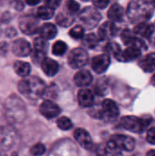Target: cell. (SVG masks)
Returning <instances> with one entry per match:
<instances>
[{"instance_id": "obj_34", "label": "cell", "mask_w": 155, "mask_h": 156, "mask_svg": "<svg viewBox=\"0 0 155 156\" xmlns=\"http://www.w3.org/2000/svg\"><path fill=\"white\" fill-rule=\"evenodd\" d=\"M106 50H107L109 53L113 54V55L117 58V59L120 58L121 54H122V50H121V47H120L117 43H115V42L109 43V44L107 45V47H106Z\"/></svg>"}, {"instance_id": "obj_25", "label": "cell", "mask_w": 155, "mask_h": 156, "mask_svg": "<svg viewBox=\"0 0 155 156\" xmlns=\"http://www.w3.org/2000/svg\"><path fill=\"white\" fill-rule=\"evenodd\" d=\"M140 67L145 72H153L155 70V54L145 56L140 62Z\"/></svg>"}, {"instance_id": "obj_6", "label": "cell", "mask_w": 155, "mask_h": 156, "mask_svg": "<svg viewBox=\"0 0 155 156\" xmlns=\"http://www.w3.org/2000/svg\"><path fill=\"white\" fill-rule=\"evenodd\" d=\"M79 19L87 28L91 29L95 27L101 20V15L95 7L87 6L81 11L79 15Z\"/></svg>"}, {"instance_id": "obj_21", "label": "cell", "mask_w": 155, "mask_h": 156, "mask_svg": "<svg viewBox=\"0 0 155 156\" xmlns=\"http://www.w3.org/2000/svg\"><path fill=\"white\" fill-rule=\"evenodd\" d=\"M74 81L79 87H87L92 81V75L89 70L82 69L76 73L74 76Z\"/></svg>"}, {"instance_id": "obj_12", "label": "cell", "mask_w": 155, "mask_h": 156, "mask_svg": "<svg viewBox=\"0 0 155 156\" xmlns=\"http://www.w3.org/2000/svg\"><path fill=\"white\" fill-rule=\"evenodd\" d=\"M111 140L116 144V145L121 149L127 152H131L135 147V140L132 137L122 135V134H115L112 136Z\"/></svg>"}, {"instance_id": "obj_37", "label": "cell", "mask_w": 155, "mask_h": 156, "mask_svg": "<svg viewBox=\"0 0 155 156\" xmlns=\"http://www.w3.org/2000/svg\"><path fill=\"white\" fill-rule=\"evenodd\" d=\"M108 85H107V82L105 81V80H100L99 82L97 83V85L95 86V92L100 95V96H102L106 93L107 91V88Z\"/></svg>"}, {"instance_id": "obj_22", "label": "cell", "mask_w": 155, "mask_h": 156, "mask_svg": "<svg viewBox=\"0 0 155 156\" xmlns=\"http://www.w3.org/2000/svg\"><path fill=\"white\" fill-rule=\"evenodd\" d=\"M134 33L145 38H150L154 33V26L150 23H139L134 27Z\"/></svg>"}, {"instance_id": "obj_40", "label": "cell", "mask_w": 155, "mask_h": 156, "mask_svg": "<svg viewBox=\"0 0 155 156\" xmlns=\"http://www.w3.org/2000/svg\"><path fill=\"white\" fill-rule=\"evenodd\" d=\"M44 1H45L46 5H48L53 9L57 8L60 4V0H44Z\"/></svg>"}, {"instance_id": "obj_11", "label": "cell", "mask_w": 155, "mask_h": 156, "mask_svg": "<svg viewBox=\"0 0 155 156\" xmlns=\"http://www.w3.org/2000/svg\"><path fill=\"white\" fill-rule=\"evenodd\" d=\"M74 138L79 143V144L85 150L89 151V150L92 149L93 143H92L90 133L86 130H84L82 128L76 129L74 131Z\"/></svg>"}, {"instance_id": "obj_3", "label": "cell", "mask_w": 155, "mask_h": 156, "mask_svg": "<svg viewBox=\"0 0 155 156\" xmlns=\"http://www.w3.org/2000/svg\"><path fill=\"white\" fill-rule=\"evenodd\" d=\"M5 117L8 122L17 123L22 122L26 115V109L23 101L16 95H12L5 102Z\"/></svg>"}, {"instance_id": "obj_18", "label": "cell", "mask_w": 155, "mask_h": 156, "mask_svg": "<svg viewBox=\"0 0 155 156\" xmlns=\"http://www.w3.org/2000/svg\"><path fill=\"white\" fill-rule=\"evenodd\" d=\"M41 68L47 76L53 77L58 73L59 66L56 60L49 58H45L41 62Z\"/></svg>"}, {"instance_id": "obj_24", "label": "cell", "mask_w": 155, "mask_h": 156, "mask_svg": "<svg viewBox=\"0 0 155 156\" xmlns=\"http://www.w3.org/2000/svg\"><path fill=\"white\" fill-rule=\"evenodd\" d=\"M123 16H124V9L122 5H120L119 4H113L110 7L108 11V17L111 20L120 22L122 20Z\"/></svg>"}, {"instance_id": "obj_9", "label": "cell", "mask_w": 155, "mask_h": 156, "mask_svg": "<svg viewBox=\"0 0 155 156\" xmlns=\"http://www.w3.org/2000/svg\"><path fill=\"white\" fill-rule=\"evenodd\" d=\"M119 108L112 100H104L101 106V118L109 122L115 121L119 116Z\"/></svg>"}, {"instance_id": "obj_46", "label": "cell", "mask_w": 155, "mask_h": 156, "mask_svg": "<svg viewBox=\"0 0 155 156\" xmlns=\"http://www.w3.org/2000/svg\"><path fill=\"white\" fill-rule=\"evenodd\" d=\"M83 1H89V0H83Z\"/></svg>"}, {"instance_id": "obj_17", "label": "cell", "mask_w": 155, "mask_h": 156, "mask_svg": "<svg viewBox=\"0 0 155 156\" xmlns=\"http://www.w3.org/2000/svg\"><path fill=\"white\" fill-rule=\"evenodd\" d=\"M117 32V27L115 26V24L113 22H105L104 24H102L100 28H99V37L101 40H106L109 39L112 37H114L116 35Z\"/></svg>"}, {"instance_id": "obj_28", "label": "cell", "mask_w": 155, "mask_h": 156, "mask_svg": "<svg viewBox=\"0 0 155 156\" xmlns=\"http://www.w3.org/2000/svg\"><path fill=\"white\" fill-rule=\"evenodd\" d=\"M105 154L106 156H122V150L112 140L109 141V143L107 144V146L105 148Z\"/></svg>"}, {"instance_id": "obj_2", "label": "cell", "mask_w": 155, "mask_h": 156, "mask_svg": "<svg viewBox=\"0 0 155 156\" xmlns=\"http://www.w3.org/2000/svg\"><path fill=\"white\" fill-rule=\"evenodd\" d=\"M153 5L146 0H134L131 2L128 7V16L130 20L139 22L149 19L153 13Z\"/></svg>"}, {"instance_id": "obj_23", "label": "cell", "mask_w": 155, "mask_h": 156, "mask_svg": "<svg viewBox=\"0 0 155 156\" xmlns=\"http://www.w3.org/2000/svg\"><path fill=\"white\" fill-rule=\"evenodd\" d=\"M38 33L41 37H43L47 40H49V39L54 38L57 36L58 30H57V27H55V25H53L51 23H46L39 27Z\"/></svg>"}, {"instance_id": "obj_27", "label": "cell", "mask_w": 155, "mask_h": 156, "mask_svg": "<svg viewBox=\"0 0 155 156\" xmlns=\"http://www.w3.org/2000/svg\"><path fill=\"white\" fill-rule=\"evenodd\" d=\"M56 21L57 23L61 26V27H69V25L72 24L73 22V17H72V15H70L69 13H59L57 17H56Z\"/></svg>"}, {"instance_id": "obj_29", "label": "cell", "mask_w": 155, "mask_h": 156, "mask_svg": "<svg viewBox=\"0 0 155 156\" xmlns=\"http://www.w3.org/2000/svg\"><path fill=\"white\" fill-rule=\"evenodd\" d=\"M53 16H54V9L48 5H42L37 9V16L41 19L48 20L52 18Z\"/></svg>"}, {"instance_id": "obj_26", "label": "cell", "mask_w": 155, "mask_h": 156, "mask_svg": "<svg viewBox=\"0 0 155 156\" xmlns=\"http://www.w3.org/2000/svg\"><path fill=\"white\" fill-rule=\"evenodd\" d=\"M14 69L16 73L20 77H27L31 71L30 65L25 61H20V60H17L15 62Z\"/></svg>"}, {"instance_id": "obj_39", "label": "cell", "mask_w": 155, "mask_h": 156, "mask_svg": "<svg viewBox=\"0 0 155 156\" xmlns=\"http://www.w3.org/2000/svg\"><path fill=\"white\" fill-rule=\"evenodd\" d=\"M147 141L152 144H155V127L154 128H151L148 133H147V137H146Z\"/></svg>"}, {"instance_id": "obj_31", "label": "cell", "mask_w": 155, "mask_h": 156, "mask_svg": "<svg viewBox=\"0 0 155 156\" xmlns=\"http://www.w3.org/2000/svg\"><path fill=\"white\" fill-rule=\"evenodd\" d=\"M99 39H100V37H98L95 34L91 33V34L87 35V36L84 37L83 44H84L85 47H87V48H94L98 45Z\"/></svg>"}, {"instance_id": "obj_35", "label": "cell", "mask_w": 155, "mask_h": 156, "mask_svg": "<svg viewBox=\"0 0 155 156\" xmlns=\"http://www.w3.org/2000/svg\"><path fill=\"white\" fill-rule=\"evenodd\" d=\"M79 4L75 0H68L66 2V10L72 16L79 10Z\"/></svg>"}, {"instance_id": "obj_5", "label": "cell", "mask_w": 155, "mask_h": 156, "mask_svg": "<svg viewBox=\"0 0 155 156\" xmlns=\"http://www.w3.org/2000/svg\"><path fill=\"white\" fill-rule=\"evenodd\" d=\"M17 141V134L11 126H0V149L10 150Z\"/></svg>"}, {"instance_id": "obj_16", "label": "cell", "mask_w": 155, "mask_h": 156, "mask_svg": "<svg viewBox=\"0 0 155 156\" xmlns=\"http://www.w3.org/2000/svg\"><path fill=\"white\" fill-rule=\"evenodd\" d=\"M121 37H122V40L123 41V43L125 45H127L128 47L129 46H134V47L140 48L141 49L142 48H147L145 43L142 39H140L137 37H135L134 34L132 31H130L129 29H125L122 33Z\"/></svg>"}, {"instance_id": "obj_42", "label": "cell", "mask_w": 155, "mask_h": 156, "mask_svg": "<svg viewBox=\"0 0 155 156\" xmlns=\"http://www.w3.org/2000/svg\"><path fill=\"white\" fill-rule=\"evenodd\" d=\"M146 156H155V150H151L147 153Z\"/></svg>"}, {"instance_id": "obj_44", "label": "cell", "mask_w": 155, "mask_h": 156, "mask_svg": "<svg viewBox=\"0 0 155 156\" xmlns=\"http://www.w3.org/2000/svg\"><path fill=\"white\" fill-rule=\"evenodd\" d=\"M153 6H155V0L153 1Z\"/></svg>"}, {"instance_id": "obj_19", "label": "cell", "mask_w": 155, "mask_h": 156, "mask_svg": "<svg viewBox=\"0 0 155 156\" xmlns=\"http://www.w3.org/2000/svg\"><path fill=\"white\" fill-rule=\"evenodd\" d=\"M78 101L79 105L83 108L91 107L94 102V95L91 90L82 89L78 93Z\"/></svg>"}, {"instance_id": "obj_13", "label": "cell", "mask_w": 155, "mask_h": 156, "mask_svg": "<svg viewBox=\"0 0 155 156\" xmlns=\"http://www.w3.org/2000/svg\"><path fill=\"white\" fill-rule=\"evenodd\" d=\"M39 112L47 119H52L60 113V108L51 101H45L41 103Z\"/></svg>"}, {"instance_id": "obj_8", "label": "cell", "mask_w": 155, "mask_h": 156, "mask_svg": "<svg viewBox=\"0 0 155 156\" xmlns=\"http://www.w3.org/2000/svg\"><path fill=\"white\" fill-rule=\"evenodd\" d=\"M18 26L20 30L26 35H34L39 30L38 19L31 15L23 16L19 18Z\"/></svg>"}, {"instance_id": "obj_45", "label": "cell", "mask_w": 155, "mask_h": 156, "mask_svg": "<svg viewBox=\"0 0 155 156\" xmlns=\"http://www.w3.org/2000/svg\"><path fill=\"white\" fill-rule=\"evenodd\" d=\"M0 156H4V155H3V154H2L0 153Z\"/></svg>"}, {"instance_id": "obj_15", "label": "cell", "mask_w": 155, "mask_h": 156, "mask_svg": "<svg viewBox=\"0 0 155 156\" xmlns=\"http://www.w3.org/2000/svg\"><path fill=\"white\" fill-rule=\"evenodd\" d=\"M110 64H111L110 57L106 54L98 55V56L94 57L91 61V67H92L93 70L99 74L105 72L108 69Z\"/></svg>"}, {"instance_id": "obj_1", "label": "cell", "mask_w": 155, "mask_h": 156, "mask_svg": "<svg viewBox=\"0 0 155 156\" xmlns=\"http://www.w3.org/2000/svg\"><path fill=\"white\" fill-rule=\"evenodd\" d=\"M46 90L45 83L37 77H27L18 83L19 92L29 100L40 98Z\"/></svg>"}, {"instance_id": "obj_36", "label": "cell", "mask_w": 155, "mask_h": 156, "mask_svg": "<svg viewBox=\"0 0 155 156\" xmlns=\"http://www.w3.org/2000/svg\"><path fill=\"white\" fill-rule=\"evenodd\" d=\"M46 153V146L43 144H37L30 149V154L33 156H41Z\"/></svg>"}, {"instance_id": "obj_20", "label": "cell", "mask_w": 155, "mask_h": 156, "mask_svg": "<svg viewBox=\"0 0 155 156\" xmlns=\"http://www.w3.org/2000/svg\"><path fill=\"white\" fill-rule=\"evenodd\" d=\"M141 55H142V49L140 48L134 46H129L124 51L122 52L119 59L129 62L137 59L138 58L141 57Z\"/></svg>"}, {"instance_id": "obj_33", "label": "cell", "mask_w": 155, "mask_h": 156, "mask_svg": "<svg viewBox=\"0 0 155 156\" xmlns=\"http://www.w3.org/2000/svg\"><path fill=\"white\" fill-rule=\"evenodd\" d=\"M84 33H85L84 28L81 26H79V25L75 26L69 31L70 37L75 38V39H81V38H83L84 37Z\"/></svg>"}, {"instance_id": "obj_4", "label": "cell", "mask_w": 155, "mask_h": 156, "mask_svg": "<svg viewBox=\"0 0 155 156\" xmlns=\"http://www.w3.org/2000/svg\"><path fill=\"white\" fill-rule=\"evenodd\" d=\"M153 119L150 116H144L143 118H138L135 116H125L122 118L120 125L132 133H142L150 125Z\"/></svg>"}, {"instance_id": "obj_7", "label": "cell", "mask_w": 155, "mask_h": 156, "mask_svg": "<svg viewBox=\"0 0 155 156\" xmlns=\"http://www.w3.org/2000/svg\"><path fill=\"white\" fill-rule=\"evenodd\" d=\"M89 60V55L83 48H77L70 51L68 57L69 65L72 69H80L84 67Z\"/></svg>"}, {"instance_id": "obj_30", "label": "cell", "mask_w": 155, "mask_h": 156, "mask_svg": "<svg viewBox=\"0 0 155 156\" xmlns=\"http://www.w3.org/2000/svg\"><path fill=\"white\" fill-rule=\"evenodd\" d=\"M67 48H68V47H67L66 43L64 41L58 40V41L55 42V44L53 45L52 52L56 56H62L66 53Z\"/></svg>"}, {"instance_id": "obj_32", "label": "cell", "mask_w": 155, "mask_h": 156, "mask_svg": "<svg viewBox=\"0 0 155 156\" xmlns=\"http://www.w3.org/2000/svg\"><path fill=\"white\" fill-rule=\"evenodd\" d=\"M57 125L59 129L63 130V131H68L70 130L73 127V123L70 121L69 118L68 117H60L59 119H58L57 121Z\"/></svg>"}, {"instance_id": "obj_14", "label": "cell", "mask_w": 155, "mask_h": 156, "mask_svg": "<svg viewBox=\"0 0 155 156\" xmlns=\"http://www.w3.org/2000/svg\"><path fill=\"white\" fill-rule=\"evenodd\" d=\"M12 51L16 57H26L31 53V46L24 38H18L13 42Z\"/></svg>"}, {"instance_id": "obj_43", "label": "cell", "mask_w": 155, "mask_h": 156, "mask_svg": "<svg viewBox=\"0 0 155 156\" xmlns=\"http://www.w3.org/2000/svg\"><path fill=\"white\" fill-rule=\"evenodd\" d=\"M152 82H153V84L155 86V75L153 77V79H152Z\"/></svg>"}, {"instance_id": "obj_38", "label": "cell", "mask_w": 155, "mask_h": 156, "mask_svg": "<svg viewBox=\"0 0 155 156\" xmlns=\"http://www.w3.org/2000/svg\"><path fill=\"white\" fill-rule=\"evenodd\" d=\"M93 4L96 7L100 8V9H104L107 7V5H109L110 0H92Z\"/></svg>"}, {"instance_id": "obj_10", "label": "cell", "mask_w": 155, "mask_h": 156, "mask_svg": "<svg viewBox=\"0 0 155 156\" xmlns=\"http://www.w3.org/2000/svg\"><path fill=\"white\" fill-rule=\"evenodd\" d=\"M48 50L47 39L43 37H37L34 40V52H33V61L38 62L45 58V54Z\"/></svg>"}, {"instance_id": "obj_41", "label": "cell", "mask_w": 155, "mask_h": 156, "mask_svg": "<svg viewBox=\"0 0 155 156\" xmlns=\"http://www.w3.org/2000/svg\"><path fill=\"white\" fill-rule=\"evenodd\" d=\"M25 1L29 5H36L40 2V0H25Z\"/></svg>"}]
</instances>
